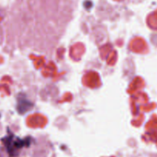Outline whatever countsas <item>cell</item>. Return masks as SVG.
I'll return each mask as SVG.
<instances>
[]
</instances>
